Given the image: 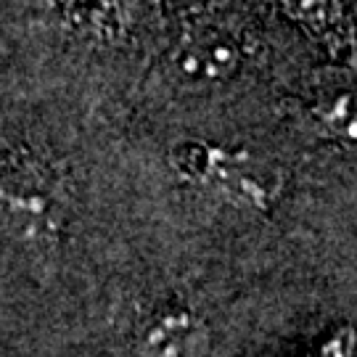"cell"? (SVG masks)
<instances>
[{
	"label": "cell",
	"mask_w": 357,
	"mask_h": 357,
	"mask_svg": "<svg viewBox=\"0 0 357 357\" xmlns=\"http://www.w3.org/2000/svg\"><path fill=\"white\" fill-rule=\"evenodd\" d=\"M0 212L29 233H53L61 225L59 180L22 149L0 151Z\"/></svg>",
	"instance_id": "obj_1"
},
{
	"label": "cell",
	"mask_w": 357,
	"mask_h": 357,
	"mask_svg": "<svg viewBox=\"0 0 357 357\" xmlns=\"http://www.w3.org/2000/svg\"><path fill=\"white\" fill-rule=\"evenodd\" d=\"M175 167L180 175L202 183L204 188L222 193L228 199L243 204L262 206L268 204L273 193V172L249 159L246 153L217 151L209 146H185L175 153Z\"/></svg>",
	"instance_id": "obj_2"
},
{
	"label": "cell",
	"mask_w": 357,
	"mask_h": 357,
	"mask_svg": "<svg viewBox=\"0 0 357 357\" xmlns=\"http://www.w3.org/2000/svg\"><path fill=\"white\" fill-rule=\"evenodd\" d=\"M172 64L183 79L191 82H220L238 72L243 64V48L222 26H193L178 43Z\"/></svg>",
	"instance_id": "obj_3"
},
{
	"label": "cell",
	"mask_w": 357,
	"mask_h": 357,
	"mask_svg": "<svg viewBox=\"0 0 357 357\" xmlns=\"http://www.w3.org/2000/svg\"><path fill=\"white\" fill-rule=\"evenodd\" d=\"M206 344L204 323L188 310L156 312L135 342L141 357H204Z\"/></svg>",
	"instance_id": "obj_4"
},
{
	"label": "cell",
	"mask_w": 357,
	"mask_h": 357,
	"mask_svg": "<svg viewBox=\"0 0 357 357\" xmlns=\"http://www.w3.org/2000/svg\"><path fill=\"white\" fill-rule=\"evenodd\" d=\"M296 16L307 19L310 24H323L333 13V0H283Z\"/></svg>",
	"instance_id": "obj_5"
}]
</instances>
